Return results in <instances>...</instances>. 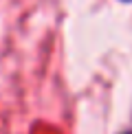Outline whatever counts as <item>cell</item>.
<instances>
[{
	"label": "cell",
	"mask_w": 132,
	"mask_h": 134,
	"mask_svg": "<svg viewBox=\"0 0 132 134\" xmlns=\"http://www.w3.org/2000/svg\"><path fill=\"white\" fill-rule=\"evenodd\" d=\"M117 134H132V127H128V130H121V132H117Z\"/></svg>",
	"instance_id": "1"
},
{
	"label": "cell",
	"mask_w": 132,
	"mask_h": 134,
	"mask_svg": "<svg viewBox=\"0 0 132 134\" xmlns=\"http://www.w3.org/2000/svg\"><path fill=\"white\" fill-rule=\"evenodd\" d=\"M119 2H125V4H132V0H119Z\"/></svg>",
	"instance_id": "2"
}]
</instances>
